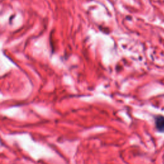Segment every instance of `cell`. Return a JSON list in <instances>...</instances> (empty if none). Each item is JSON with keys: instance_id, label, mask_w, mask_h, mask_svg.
Wrapping results in <instances>:
<instances>
[{"instance_id": "6da1fadb", "label": "cell", "mask_w": 164, "mask_h": 164, "mask_svg": "<svg viewBox=\"0 0 164 164\" xmlns=\"http://www.w3.org/2000/svg\"><path fill=\"white\" fill-rule=\"evenodd\" d=\"M155 126L158 131L164 132V116H157L155 117Z\"/></svg>"}]
</instances>
